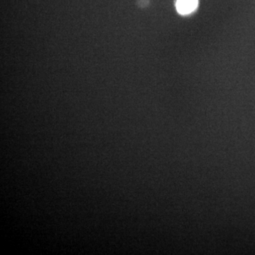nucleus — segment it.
Here are the masks:
<instances>
[{
  "mask_svg": "<svg viewBox=\"0 0 255 255\" xmlns=\"http://www.w3.org/2000/svg\"><path fill=\"white\" fill-rule=\"evenodd\" d=\"M197 6L198 0H177L176 3L178 12L182 15L190 14Z\"/></svg>",
  "mask_w": 255,
  "mask_h": 255,
  "instance_id": "obj_1",
  "label": "nucleus"
}]
</instances>
